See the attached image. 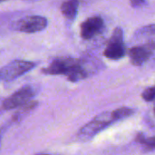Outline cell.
I'll use <instances>...</instances> for the list:
<instances>
[{
    "label": "cell",
    "mask_w": 155,
    "mask_h": 155,
    "mask_svg": "<svg viewBox=\"0 0 155 155\" xmlns=\"http://www.w3.org/2000/svg\"><path fill=\"white\" fill-rule=\"evenodd\" d=\"M116 121L112 113H104L96 116L93 121L85 124L79 132L78 137L82 141H87L94 137L101 131Z\"/></svg>",
    "instance_id": "6da1fadb"
},
{
    "label": "cell",
    "mask_w": 155,
    "mask_h": 155,
    "mask_svg": "<svg viewBox=\"0 0 155 155\" xmlns=\"http://www.w3.org/2000/svg\"><path fill=\"white\" fill-rule=\"evenodd\" d=\"M126 54L124 42V32L121 27H116L107 44L104 55L111 60H119Z\"/></svg>",
    "instance_id": "7a4b0ae2"
},
{
    "label": "cell",
    "mask_w": 155,
    "mask_h": 155,
    "mask_svg": "<svg viewBox=\"0 0 155 155\" xmlns=\"http://www.w3.org/2000/svg\"><path fill=\"white\" fill-rule=\"evenodd\" d=\"M35 63L24 60H15L4 66L0 70V79L5 82H9L23 75L28 71L32 70Z\"/></svg>",
    "instance_id": "3957f363"
},
{
    "label": "cell",
    "mask_w": 155,
    "mask_h": 155,
    "mask_svg": "<svg viewBox=\"0 0 155 155\" xmlns=\"http://www.w3.org/2000/svg\"><path fill=\"white\" fill-rule=\"evenodd\" d=\"M35 88L30 85L24 86L3 102V108L5 110H11L21 107L22 105L30 102L35 96Z\"/></svg>",
    "instance_id": "277c9868"
},
{
    "label": "cell",
    "mask_w": 155,
    "mask_h": 155,
    "mask_svg": "<svg viewBox=\"0 0 155 155\" xmlns=\"http://www.w3.org/2000/svg\"><path fill=\"white\" fill-rule=\"evenodd\" d=\"M79 63L78 60L73 58H58L54 60L43 72L47 74H65L67 76Z\"/></svg>",
    "instance_id": "5b68a950"
},
{
    "label": "cell",
    "mask_w": 155,
    "mask_h": 155,
    "mask_svg": "<svg viewBox=\"0 0 155 155\" xmlns=\"http://www.w3.org/2000/svg\"><path fill=\"white\" fill-rule=\"evenodd\" d=\"M47 25V20L41 15H31L20 20L16 24V29L24 33H35L44 30Z\"/></svg>",
    "instance_id": "8992f818"
},
{
    "label": "cell",
    "mask_w": 155,
    "mask_h": 155,
    "mask_svg": "<svg viewBox=\"0 0 155 155\" xmlns=\"http://www.w3.org/2000/svg\"><path fill=\"white\" fill-rule=\"evenodd\" d=\"M104 28V20L100 16H93L81 24V36L85 39H92Z\"/></svg>",
    "instance_id": "52a82bcc"
},
{
    "label": "cell",
    "mask_w": 155,
    "mask_h": 155,
    "mask_svg": "<svg viewBox=\"0 0 155 155\" xmlns=\"http://www.w3.org/2000/svg\"><path fill=\"white\" fill-rule=\"evenodd\" d=\"M153 48L147 45H143L131 48L129 50V56L132 64L135 66H140L143 64L153 54Z\"/></svg>",
    "instance_id": "ba28073f"
},
{
    "label": "cell",
    "mask_w": 155,
    "mask_h": 155,
    "mask_svg": "<svg viewBox=\"0 0 155 155\" xmlns=\"http://www.w3.org/2000/svg\"><path fill=\"white\" fill-rule=\"evenodd\" d=\"M134 37L138 41H142L144 45H150L155 48V25H150L140 28L134 35Z\"/></svg>",
    "instance_id": "9c48e42d"
},
{
    "label": "cell",
    "mask_w": 155,
    "mask_h": 155,
    "mask_svg": "<svg viewBox=\"0 0 155 155\" xmlns=\"http://www.w3.org/2000/svg\"><path fill=\"white\" fill-rule=\"evenodd\" d=\"M79 6L78 0H67L61 5L62 14L69 20H74L77 15V10Z\"/></svg>",
    "instance_id": "30bf717a"
},
{
    "label": "cell",
    "mask_w": 155,
    "mask_h": 155,
    "mask_svg": "<svg viewBox=\"0 0 155 155\" xmlns=\"http://www.w3.org/2000/svg\"><path fill=\"white\" fill-rule=\"evenodd\" d=\"M88 76L87 71L82 66V64L79 63L73 70L72 72L67 75V78L71 82H78L80 80H83Z\"/></svg>",
    "instance_id": "8fae6325"
},
{
    "label": "cell",
    "mask_w": 155,
    "mask_h": 155,
    "mask_svg": "<svg viewBox=\"0 0 155 155\" xmlns=\"http://www.w3.org/2000/svg\"><path fill=\"white\" fill-rule=\"evenodd\" d=\"M134 112L133 109H130L127 107H123V108H120V109L114 111L113 115H114V119L117 121V120H121L124 118H127V117L131 116L132 114H134Z\"/></svg>",
    "instance_id": "7c38bea8"
},
{
    "label": "cell",
    "mask_w": 155,
    "mask_h": 155,
    "mask_svg": "<svg viewBox=\"0 0 155 155\" xmlns=\"http://www.w3.org/2000/svg\"><path fill=\"white\" fill-rule=\"evenodd\" d=\"M136 141L149 149H155V137L146 138L143 134H139L136 137Z\"/></svg>",
    "instance_id": "4fadbf2b"
},
{
    "label": "cell",
    "mask_w": 155,
    "mask_h": 155,
    "mask_svg": "<svg viewBox=\"0 0 155 155\" xmlns=\"http://www.w3.org/2000/svg\"><path fill=\"white\" fill-rule=\"evenodd\" d=\"M36 104H37V102H35V101H32V102H31V101H30V102L26 103L25 104L22 105V106H21V109L18 110V112L15 114V119H20V117H21L22 114H27L28 112L32 111L34 108H35Z\"/></svg>",
    "instance_id": "5bb4252c"
},
{
    "label": "cell",
    "mask_w": 155,
    "mask_h": 155,
    "mask_svg": "<svg viewBox=\"0 0 155 155\" xmlns=\"http://www.w3.org/2000/svg\"><path fill=\"white\" fill-rule=\"evenodd\" d=\"M142 97L144 101L146 102H152L155 100V86L153 87H149L146 88L143 94H142Z\"/></svg>",
    "instance_id": "9a60e30c"
},
{
    "label": "cell",
    "mask_w": 155,
    "mask_h": 155,
    "mask_svg": "<svg viewBox=\"0 0 155 155\" xmlns=\"http://www.w3.org/2000/svg\"><path fill=\"white\" fill-rule=\"evenodd\" d=\"M131 4L133 6L137 7V6H141L144 4V0H130Z\"/></svg>",
    "instance_id": "2e32d148"
},
{
    "label": "cell",
    "mask_w": 155,
    "mask_h": 155,
    "mask_svg": "<svg viewBox=\"0 0 155 155\" xmlns=\"http://www.w3.org/2000/svg\"><path fill=\"white\" fill-rule=\"evenodd\" d=\"M154 112H155V105H154Z\"/></svg>",
    "instance_id": "e0dca14e"
},
{
    "label": "cell",
    "mask_w": 155,
    "mask_h": 155,
    "mask_svg": "<svg viewBox=\"0 0 155 155\" xmlns=\"http://www.w3.org/2000/svg\"><path fill=\"white\" fill-rule=\"evenodd\" d=\"M1 1H3V0H0V2H1Z\"/></svg>",
    "instance_id": "ac0fdd59"
}]
</instances>
